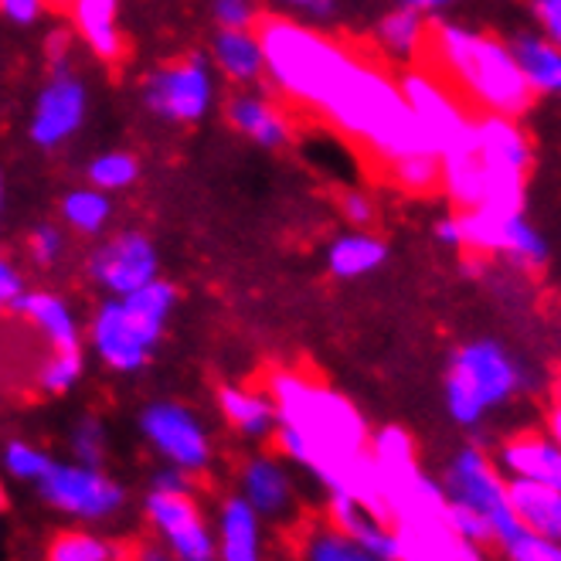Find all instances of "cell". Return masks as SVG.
Masks as SVG:
<instances>
[{
	"instance_id": "obj_1",
	"label": "cell",
	"mask_w": 561,
	"mask_h": 561,
	"mask_svg": "<svg viewBox=\"0 0 561 561\" xmlns=\"http://www.w3.org/2000/svg\"><path fill=\"white\" fill-rule=\"evenodd\" d=\"M266 388L279 409V425L273 436L276 453L310 473L327 493H351L368 507L388 514L371 456V425L347 394L293 368L270 371Z\"/></svg>"
},
{
	"instance_id": "obj_2",
	"label": "cell",
	"mask_w": 561,
	"mask_h": 561,
	"mask_svg": "<svg viewBox=\"0 0 561 561\" xmlns=\"http://www.w3.org/2000/svg\"><path fill=\"white\" fill-rule=\"evenodd\" d=\"M320 116L344 137L371 150L385 168L409 153L433 150L402 92V82H394L381 65L368 58L354 61V69L327 99Z\"/></svg>"
},
{
	"instance_id": "obj_3",
	"label": "cell",
	"mask_w": 561,
	"mask_h": 561,
	"mask_svg": "<svg viewBox=\"0 0 561 561\" xmlns=\"http://www.w3.org/2000/svg\"><path fill=\"white\" fill-rule=\"evenodd\" d=\"M428 58H433V69L480 113L517 119L535 99V89L520 72L514 45L497 35H486V31L439 21L433 24Z\"/></svg>"
},
{
	"instance_id": "obj_4",
	"label": "cell",
	"mask_w": 561,
	"mask_h": 561,
	"mask_svg": "<svg viewBox=\"0 0 561 561\" xmlns=\"http://www.w3.org/2000/svg\"><path fill=\"white\" fill-rule=\"evenodd\" d=\"M259 27L266 51V79L289 103L320 113L360 58L337 38L293 18H266Z\"/></svg>"
},
{
	"instance_id": "obj_5",
	"label": "cell",
	"mask_w": 561,
	"mask_h": 561,
	"mask_svg": "<svg viewBox=\"0 0 561 561\" xmlns=\"http://www.w3.org/2000/svg\"><path fill=\"white\" fill-rule=\"evenodd\" d=\"M527 388H531V375L517 360V354L501 341L480 337L453 351L443 399L449 419L459 428H480L493 412L511 405Z\"/></svg>"
},
{
	"instance_id": "obj_6",
	"label": "cell",
	"mask_w": 561,
	"mask_h": 561,
	"mask_svg": "<svg viewBox=\"0 0 561 561\" xmlns=\"http://www.w3.org/2000/svg\"><path fill=\"white\" fill-rule=\"evenodd\" d=\"M439 480H443L446 497L453 504H463L490 520L497 548L507 545L520 531V524L514 517V504H511V480L504 477L497 459H493L483 446L470 443L463 449H456L446 459Z\"/></svg>"
},
{
	"instance_id": "obj_7",
	"label": "cell",
	"mask_w": 561,
	"mask_h": 561,
	"mask_svg": "<svg viewBox=\"0 0 561 561\" xmlns=\"http://www.w3.org/2000/svg\"><path fill=\"white\" fill-rule=\"evenodd\" d=\"M399 82L428 147L443 160L477 150V116L436 69H409Z\"/></svg>"
},
{
	"instance_id": "obj_8",
	"label": "cell",
	"mask_w": 561,
	"mask_h": 561,
	"mask_svg": "<svg viewBox=\"0 0 561 561\" xmlns=\"http://www.w3.org/2000/svg\"><path fill=\"white\" fill-rule=\"evenodd\" d=\"M144 106L168 123H197L215 106V72L205 58H178L144 79Z\"/></svg>"
},
{
	"instance_id": "obj_9",
	"label": "cell",
	"mask_w": 561,
	"mask_h": 561,
	"mask_svg": "<svg viewBox=\"0 0 561 561\" xmlns=\"http://www.w3.org/2000/svg\"><path fill=\"white\" fill-rule=\"evenodd\" d=\"M147 520L157 541L174 554V561H218L215 527L194 501V490H163L147 493Z\"/></svg>"
},
{
	"instance_id": "obj_10",
	"label": "cell",
	"mask_w": 561,
	"mask_h": 561,
	"mask_svg": "<svg viewBox=\"0 0 561 561\" xmlns=\"http://www.w3.org/2000/svg\"><path fill=\"white\" fill-rule=\"evenodd\" d=\"M147 443L163 456V463L191 477L205 473L215 459V446L205 422L181 402H150L140 415Z\"/></svg>"
},
{
	"instance_id": "obj_11",
	"label": "cell",
	"mask_w": 561,
	"mask_h": 561,
	"mask_svg": "<svg viewBox=\"0 0 561 561\" xmlns=\"http://www.w3.org/2000/svg\"><path fill=\"white\" fill-rule=\"evenodd\" d=\"M42 497L82 520H103L116 514L126 501V493L116 480H110L99 467L85 463H51V470L42 477Z\"/></svg>"
},
{
	"instance_id": "obj_12",
	"label": "cell",
	"mask_w": 561,
	"mask_h": 561,
	"mask_svg": "<svg viewBox=\"0 0 561 561\" xmlns=\"http://www.w3.org/2000/svg\"><path fill=\"white\" fill-rule=\"evenodd\" d=\"M89 276L110 296H129L140 286L160 279V255L150 236L144 232H116L89 255Z\"/></svg>"
},
{
	"instance_id": "obj_13",
	"label": "cell",
	"mask_w": 561,
	"mask_h": 561,
	"mask_svg": "<svg viewBox=\"0 0 561 561\" xmlns=\"http://www.w3.org/2000/svg\"><path fill=\"white\" fill-rule=\"evenodd\" d=\"M89 341H92V351L99 354V360L119 375L140 371L150 360L153 347L160 344L150 330L129 313V307L119 300V296H113V300H106L92 313Z\"/></svg>"
},
{
	"instance_id": "obj_14",
	"label": "cell",
	"mask_w": 561,
	"mask_h": 561,
	"mask_svg": "<svg viewBox=\"0 0 561 561\" xmlns=\"http://www.w3.org/2000/svg\"><path fill=\"white\" fill-rule=\"evenodd\" d=\"M89 110L85 82L69 69V65H55L45 89L35 99V113H31V140L45 150L61 147L79 134Z\"/></svg>"
},
{
	"instance_id": "obj_15",
	"label": "cell",
	"mask_w": 561,
	"mask_h": 561,
	"mask_svg": "<svg viewBox=\"0 0 561 561\" xmlns=\"http://www.w3.org/2000/svg\"><path fill=\"white\" fill-rule=\"evenodd\" d=\"M293 463L279 453H255L239 467V497H245L266 520H289L296 514V480Z\"/></svg>"
},
{
	"instance_id": "obj_16",
	"label": "cell",
	"mask_w": 561,
	"mask_h": 561,
	"mask_svg": "<svg viewBox=\"0 0 561 561\" xmlns=\"http://www.w3.org/2000/svg\"><path fill=\"white\" fill-rule=\"evenodd\" d=\"M225 119L239 137L262 150H279L293 140V119L273 95L259 89H239L228 95Z\"/></svg>"
},
{
	"instance_id": "obj_17",
	"label": "cell",
	"mask_w": 561,
	"mask_h": 561,
	"mask_svg": "<svg viewBox=\"0 0 561 561\" xmlns=\"http://www.w3.org/2000/svg\"><path fill=\"white\" fill-rule=\"evenodd\" d=\"M493 459H497L507 480H527L561 490V446L548 428L545 433L541 428H520L497 446Z\"/></svg>"
},
{
	"instance_id": "obj_18",
	"label": "cell",
	"mask_w": 561,
	"mask_h": 561,
	"mask_svg": "<svg viewBox=\"0 0 561 561\" xmlns=\"http://www.w3.org/2000/svg\"><path fill=\"white\" fill-rule=\"evenodd\" d=\"M327 520L351 535L357 545H365L381 561H402V541L388 514L368 507L365 501L351 497V493L330 490L327 493Z\"/></svg>"
},
{
	"instance_id": "obj_19",
	"label": "cell",
	"mask_w": 561,
	"mask_h": 561,
	"mask_svg": "<svg viewBox=\"0 0 561 561\" xmlns=\"http://www.w3.org/2000/svg\"><path fill=\"white\" fill-rule=\"evenodd\" d=\"M477 157L490 174L527 181L531 171V140L514 116L480 113L477 116Z\"/></svg>"
},
{
	"instance_id": "obj_20",
	"label": "cell",
	"mask_w": 561,
	"mask_h": 561,
	"mask_svg": "<svg viewBox=\"0 0 561 561\" xmlns=\"http://www.w3.org/2000/svg\"><path fill=\"white\" fill-rule=\"evenodd\" d=\"M266 517H262L245 497L232 493L218 507L215 541L218 561H266Z\"/></svg>"
},
{
	"instance_id": "obj_21",
	"label": "cell",
	"mask_w": 561,
	"mask_h": 561,
	"mask_svg": "<svg viewBox=\"0 0 561 561\" xmlns=\"http://www.w3.org/2000/svg\"><path fill=\"white\" fill-rule=\"evenodd\" d=\"M218 412L225 425L249 443H266L276 436L279 409L270 388L252 385H221L218 388Z\"/></svg>"
},
{
	"instance_id": "obj_22",
	"label": "cell",
	"mask_w": 561,
	"mask_h": 561,
	"mask_svg": "<svg viewBox=\"0 0 561 561\" xmlns=\"http://www.w3.org/2000/svg\"><path fill=\"white\" fill-rule=\"evenodd\" d=\"M215 72L239 89H252L266 79V51H262L259 27H218L211 42Z\"/></svg>"
},
{
	"instance_id": "obj_23",
	"label": "cell",
	"mask_w": 561,
	"mask_h": 561,
	"mask_svg": "<svg viewBox=\"0 0 561 561\" xmlns=\"http://www.w3.org/2000/svg\"><path fill=\"white\" fill-rule=\"evenodd\" d=\"M375 42L391 61L415 65L419 58L428 55V45H433V24H428V14L399 4L375 24Z\"/></svg>"
},
{
	"instance_id": "obj_24",
	"label": "cell",
	"mask_w": 561,
	"mask_h": 561,
	"mask_svg": "<svg viewBox=\"0 0 561 561\" xmlns=\"http://www.w3.org/2000/svg\"><path fill=\"white\" fill-rule=\"evenodd\" d=\"M18 317H24L31 327L38 330V334L51 344V351H72V347H82V330H79V317L76 310L61 300L55 293H24L18 307H14Z\"/></svg>"
},
{
	"instance_id": "obj_25",
	"label": "cell",
	"mask_w": 561,
	"mask_h": 561,
	"mask_svg": "<svg viewBox=\"0 0 561 561\" xmlns=\"http://www.w3.org/2000/svg\"><path fill=\"white\" fill-rule=\"evenodd\" d=\"M388 259V242L371 228H347L327 245V270L337 279H365L378 273Z\"/></svg>"
},
{
	"instance_id": "obj_26",
	"label": "cell",
	"mask_w": 561,
	"mask_h": 561,
	"mask_svg": "<svg viewBox=\"0 0 561 561\" xmlns=\"http://www.w3.org/2000/svg\"><path fill=\"white\" fill-rule=\"evenodd\" d=\"M511 504L520 531L561 541V490L545 483L511 480Z\"/></svg>"
},
{
	"instance_id": "obj_27",
	"label": "cell",
	"mask_w": 561,
	"mask_h": 561,
	"mask_svg": "<svg viewBox=\"0 0 561 561\" xmlns=\"http://www.w3.org/2000/svg\"><path fill=\"white\" fill-rule=\"evenodd\" d=\"M69 8L89 51L103 61H119L123 58L119 0H72Z\"/></svg>"
},
{
	"instance_id": "obj_28",
	"label": "cell",
	"mask_w": 561,
	"mask_h": 561,
	"mask_svg": "<svg viewBox=\"0 0 561 561\" xmlns=\"http://www.w3.org/2000/svg\"><path fill=\"white\" fill-rule=\"evenodd\" d=\"M371 456H375L378 480H381V497L394 483H402L422 470L419 446L402 425H381L378 433H371Z\"/></svg>"
},
{
	"instance_id": "obj_29",
	"label": "cell",
	"mask_w": 561,
	"mask_h": 561,
	"mask_svg": "<svg viewBox=\"0 0 561 561\" xmlns=\"http://www.w3.org/2000/svg\"><path fill=\"white\" fill-rule=\"evenodd\" d=\"M514 55L520 61V72L527 79V85L535 89V95H561V48L554 42H548L541 31H527V35H517L514 42Z\"/></svg>"
},
{
	"instance_id": "obj_30",
	"label": "cell",
	"mask_w": 561,
	"mask_h": 561,
	"mask_svg": "<svg viewBox=\"0 0 561 561\" xmlns=\"http://www.w3.org/2000/svg\"><path fill=\"white\" fill-rule=\"evenodd\" d=\"M113 218V202L106 191L99 187H76L61 197V221L72 228L76 236H99L106 232Z\"/></svg>"
},
{
	"instance_id": "obj_31",
	"label": "cell",
	"mask_w": 561,
	"mask_h": 561,
	"mask_svg": "<svg viewBox=\"0 0 561 561\" xmlns=\"http://www.w3.org/2000/svg\"><path fill=\"white\" fill-rule=\"evenodd\" d=\"M300 554H304V561H381L330 520L307 527L300 538Z\"/></svg>"
},
{
	"instance_id": "obj_32",
	"label": "cell",
	"mask_w": 561,
	"mask_h": 561,
	"mask_svg": "<svg viewBox=\"0 0 561 561\" xmlns=\"http://www.w3.org/2000/svg\"><path fill=\"white\" fill-rule=\"evenodd\" d=\"M119 300L129 307V313H134L150 334L160 341L163 337V327H168L174 307H178V289L174 283L168 279H153L147 286H140L137 293H129V296H119Z\"/></svg>"
},
{
	"instance_id": "obj_33",
	"label": "cell",
	"mask_w": 561,
	"mask_h": 561,
	"mask_svg": "<svg viewBox=\"0 0 561 561\" xmlns=\"http://www.w3.org/2000/svg\"><path fill=\"white\" fill-rule=\"evenodd\" d=\"M48 561H126V548L85 531H65L48 545Z\"/></svg>"
},
{
	"instance_id": "obj_34",
	"label": "cell",
	"mask_w": 561,
	"mask_h": 561,
	"mask_svg": "<svg viewBox=\"0 0 561 561\" xmlns=\"http://www.w3.org/2000/svg\"><path fill=\"white\" fill-rule=\"evenodd\" d=\"M85 178L92 187L99 191H126L129 184H137L140 178V160L129 153V150H106V153H99L89 160V168H85Z\"/></svg>"
},
{
	"instance_id": "obj_35",
	"label": "cell",
	"mask_w": 561,
	"mask_h": 561,
	"mask_svg": "<svg viewBox=\"0 0 561 561\" xmlns=\"http://www.w3.org/2000/svg\"><path fill=\"white\" fill-rule=\"evenodd\" d=\"M391 181L399 184L409 194H425L443 184V157L436 150H422V153H409L402 160L391 163Z\"/></svg>"
},
{
	"instance_id": "obj_36",
	"label": "cell",
	"mask_w": 561,
	"mask_h": 561,
	"mask_svg": "<svg viewBox=\"0 0 561 561\" xmlns=\"http://www.w3.org/2000/svg\"><path fill=\"white\" fill-rule=\"evenodd\" d=\"M82 368H85V357H82V347H72V351H51V357L42 365L38 371V385L42 391L48 394H65L72 391L82 378Z\"/></svg>"
},
{
	"instance_id": "obj_37",
	"label": "cell",
	"mask_w": 561,
	"mask_h": 561,
	"mask_svg": "<svg viewBox=\"0 0 561 561\" xmlns=\"http://www.w3.org/2000/svg\"><path fill=\"white\" fill-rule=\"evenodd\" d=\"M4 467L14 480H31V483H42V477L51 470V459L24 439H14L4 446Z\"/></svg>"
},
{
	"instance_id": "obj_38",
	"label": "cell",
	"mask_w": 561,
	"mask_h": 561,
	"mask_svg": "<svg viewBox=\"0 0 561 561\" xmlns=\"http://www.w3.org/2000/svg\"><path fill=\"white\" fill-rule=\"evenodd\" d=\"M507 561H561V541H548L538 535L517 531L507 545H501Z\"/></svg>"
},
{
	"instance_id": "obj_39",
	"label": "cell",
	"mask_w": 561,
	"mask_h": 561,
	"mask_svg": "<svg viewBox=\"0 0 561 561\" xmlns=\"http://www.w3.org/2000/svg\"><path fill=\"white\" fill-rule=\"evenodd\" d=\"M27 255L35 266H55V262L65 255V236H61V228L58 225H38V228H31V236H27Z\"/></svg>"
},
{
	"instance_id": "obj_40",
	"label": "cell",
	"mask_w": 561,
	"mask_h": 561,
	"mask_svg": "<svg viewBox=\"0 0 561 561\" xmlns=\"http://www.w3.org/2000/svg\"><path fill=\"white\" fill-rule=\"evenodd\" d=\"M449 524H453V531L463 538V541H473V545H497V538H493V527L486 517H480L477 511L463 507V504H453L449 501Z\"/></svg>"
},
{
	"instance_id": "obj_41",
	"label": "cell",
	"mask_w": 561,
	"mask_h": 561,
	"mask_svg": "<svg viewBox=\"0 0 561 561\" xmlns=\"http://www.w3.org/2000/svg\"><path fill=\"white\" fill-rule=\"evenodd\" d=\"M72 453L79 456V463L85 467H99L103 463V453H106V433L103 425L95 419H82L72 433Z\"/></svg>"
},
{
	"instance_id": "obj_42",
	"label": "cell",
	"mask_w": 561,
	"mask_h": 561,
	"mask_svg": "<svg viewBox=\"0 0 561 561\" xmlns=\"http://www.w3.org/2000/svg\"><path fill=\"white\" fill-rule=\"evenodd\" d=\"M211 18L218 27H255L259 4L255 0H211Z\"/></svg>"
},
{
	"instance_id": "obj_43",
	"label": "cell",
	"mask_w": 561,
	"mask_h": 561,
	"mask_svg": "<svg viewBox=\"0 0 561 561\" xmlns=\"http://www.w3.org/2000/svg\"><path fill=\"white\" fill-rule=\"evenodd\" d=\"M341 215L347 218L351 228H368L375 221V215H378L375 197L368 191H347L341 197Z\"/></svg>"
},
{
	"instance_id": "obj_44",
	"label": "cell",
	"mask_w": 561,
	"mask_h": 561,
	"mask_svg": "<svg viewBox=\"0 0 561 561\" xmlns=\"http://www.w3.org/2000/svg\"><path fill=\"white\" fill-rule=\"evenodd\" d=\"M531 14L541 35L561 48V0H531Z\"/></svg>"
},
{
	"instance_id": "obj_45",
	"label": "cell",
	"mask_w": 561,
	"mask_h": 561,
	"mask_svg": "<svg viewBox=\"0 0 561 561\" xmlns=\"http://www.w3.org/2000/svg\"><path fill=\"white\" fill-rule=\"evenodd\" d=\"M24 293L27 289H24L21 273L14 270V262L8 255H0V310H14Z\"/></svg>"
},
{
	"instance_id": "obj_46",
	"label": "cell",
	"mask_w": 561,
	"mask_h": 561,
	"mask_svg": "<svg viewBox=\"0 0 561 561\" xmlns=\"http://www.w3.org/2000/svg\"><path fill=\"white\" fill-rule=\"evenodd\" d=\"M48 0H0V14L14 24H35Z\"/></svg>"
},
{
	"instance_id": "obj_47",
	"label": "cell",
	"mask_w": 561,
	"mask_h": 561,
	"mask_svg": "<svg viewBox=\"0 0 561 561\" xmlns=\"http://www.w3.org/2000/svg\"><path fill=\"white\" fill-rule=\"evenodd\" d=\"M433 236L443 249H453L459 252L463 249V221H459V215H446L433 225Z\"/></svg>"
},
{
	"instance_id": "obj_48",
	"label": "cell",
	"mask_w": 561,
	"mask_h": 561,
	"mask_svg": "<svg viewBox=\"0 0 561 561\" xmlns=\"http://www.w3.org/2000/svg\"><path fill=\"white\" fill-rule=\"evenodd\" d=\"M273 4L296 11V14H307V18H330L334 14V0H273Z\"/></svg>"
},
{
	"instance_id": "obj_49",
	"label": "cell",
	"mask_w": 561,
	"mask_h": 561,
	"mask_svg": "<svg viewBox=\"0 0 561 561\" xmlns=\"http://www.w3.org/2000/svg\"><path fill=\"white\" fill-rule=\"evenodd\" d=\"M439 561H486V551H483V545H473V541L456 538V541L449 545V551H446Z\"/></svg>"
},
{
	"instance_id": "obj_50",
	"label": "cell",
	"mask_w": 561,
	"mask_h": 561,
	"mask_svg": "<svg viewBox=\"0 0 561 561\" xmlns=\"http://www.w3.org/2000/svg\"><path fill=\"white\" fill-rule=\"evenodd\" d=\"M134 561H174V554L163 545H144L140 551H134Z\"/></svg>"
},
{
	"instance_id": "obj_51",
	"label": "cell",
	"mask_w": 561,
	"mask_h": 561,
	"mask_svg": "<svg viewBox=\"0 0 561 561\" xmlns=\"http://www.w3.org/2000/svg\"><path fill=\"white\" fill-rule=\"evenodd\" d=\"M402 4H409V8H415V11H422V14H436V11L453 8L456 0H402Z\"/></svg>"
},
{
	"instance_id": "obj_52",
	"label": "cell",
	"mask_w": 561,
	"mask_h": 561,
	"mask_svg": "<svg viewBox=\"0 0 561 561\" xmlns=\"http://www.w3.org/2000/svg\"><path fill=\"white\" fill-rule=\"evenodd\" d=\"M548 433L558 439V446H561V402H554L551 405V412H548Z\"/></svg>"
},
{
	"instance_id": "obj_53",
	"label": "cell",
	"mask_w": 561,
	"mask_h": 561,
	"mask_svg": "<svg viewBox=\"0 0 561 561\" xmlns=\"http://www.w3.org/2000/svg\"><path fill=\"white\" fill-rule=\"evenodd\" d=\"M554 402H561V375H558V381H554Z\"/></svg>"
},
{
	"instance_id": "obj_54",
	"label": "cell",
	"mask_w": 561,
	"mask_h": 561,
	"mask_svg": "<svg viewBox=\"0 0 561 561\" xmlns=\"http://www.w3.org/2000/svg\"><path fill=\"white\" fill-rule=\"evenodd\" d=\"M0 211H4V181H0Z\"/></svg>"
},
{
	"instance_id": "obj_55",
	"label": "cell",
	"mask_w": 561,
	"mask_h": 561,
	"mask_svg": "<svg viewBox=\"0 0 561 561\" xmlns=\"http://www.w3.org/2000/svg\"><path fill=\"white\" fill-rule=\"evenodd\" d=\"M51 4H72V0H51Z\"/></svg>"
},
{
	"instance_id": "obj_56",
	"label": "cell",
	"mask_w": 561,
	"mask_h": 561,
	"mask_svg": "<svg viewBox=\"0 0 561 561\" xmlns=\"http://www.w3.org/2000/svg\"><path fill=\"white\" fill-rule=\"evenodd\" d=\"M0 504H4V490H0Z\"/></svg>"
}]
</instances>
